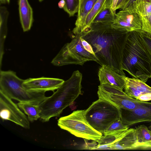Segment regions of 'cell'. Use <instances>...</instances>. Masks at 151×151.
<instances>
[{"label":"cell","instance_id":"1","mask_svg":"<svg viewBox=\"0 0 151 151\" xmlns=\"http://www.w3.org/2000/svg\"><path fill=\"white\" fill-rule=\"evenodd\" d=\"M112 24L93 23L78 35L91 45L96 62L125 76L122 68L124 50L129 32Z\"/></svg>","mask_w":151,"mask_h":151},{"label":"cell","instance_id":"2","mask_svg":"<svg viewBox=\"0 0 151 151\" xmlns=\"http://www.w3.org/2000/svg\"><path fill=\"white\" fill-rule=\"evenodd\" d=\"M82 75L78 70L74 71L56 91L38 105L41 121L47 122L52 117L59 116L64 109L82 94Z\"/></svg>","mask_w":151,"mask_h":151},{"label":"cell","instance_id":"3","mask_svg":"<svg viewBox=\"0 0 151 151\" xmlns=\"http://www.w3.org/2000/svg\"><path fill=\"white\" fill-rule=\"evenodd\" d=\"M122 68L145 83L151 77V56L138 30L129 32L124 51Z\"/></svg>","mask_w":151,"mask_h":151},{"label":"cell","instance_id":"4","mask_svg":"<svg viewBox=\"0 0 151 151\" xmlns=\"http://www.w3.org/2000/svg\"><path fill=\"white\" fill-rule=\"evenodd\" d=\"M24 80L19 78L13 71H1L0 90L12 99L19 102L39 105L47 97L45 92L27 90L22 86Z\"/></svg>","mask_w":151,"mask_h":151},{"label":"cell","instance_id":"5","mask_svg":"<svg viewBox=\"0 0 151 151\" xmlns=\"http://www.w3.org/2000/svg\"><path fill=\"white\" fill-rule=\"evenodd\" d=\"M84 114L91 126L103 134L114 122L121 118V109L107 101L99 99L84 110Z\"/></svg>","mask_w":151,"mask_h":151},{"label":"cell","instance_id":"6","mask_svg":"<svg viewBox=\"0 0 151 151\" xmlns=\"http://www.w3.org/2000/svg\"><path fill=\"white\" fill-rule=\"evenodd\" d=\"M84 110H77L60 118L58 126L75 136L84 139L97 141L103 134L94 129L86 119Z\"/></svg>","mask_w":151,"mask_h":151},{"label":"cell","instance_id":"7","mask_svg":"<svg viewBox=\"0 0 151 151\" xmlns=\"http://www.w3.org/2000/svg\"><path fill=\"white\" fill-rule=\"evenodd\" d=\"M98 59L96 56L83 48L79 35H75L71 41L65 44L52 60L51 63L56 66L75 64L83 65L86 62Z\"/></svg>","mask_w":151,"mask_h":151},{"label":"cell","instance_id":"8","mask_svg":"<svg viewBox=\"0 0 151 151\" xmlns=\"http://www.w3.org/2000/svg\"><path fill=\"white\" fill-rule=\"evenodd\" d=\"M97 94L99 99L107 101L120 109L133 110L140 106L145 102L131 97L123 90L108 83L100 84Z\"/></svg>","mask_w":151,"mask_h":151},{"label":"cell","instance_id":"9","mask_svg":"<svg viewBox=\"0 0 151 151\" xmlns=\"http://www.w3.org/2000/svg\"><path fill=\"white\" fill-rule=\"evenodd\" d=\"M17 104L0 90V117L3 120L11 121L26 129L30 128L27 117Z\"/></svg>","mask_w":151,"mask_h":151},{"label":"cell","instance_id":"10","mask_svg":"<svg viewBox=\"0 0 151 151\" xmlns=\"http://www.w3.org/2000/svg\"><path fill=\"white\" fill-rule=\"evenodd\" d=\"M121 119L128 127L142 123L151 125V102L145 101L140 106L132 110L121 109Z\"/></svg>","mask_w":151,"mask_h":151},{"label":"cell","instance_id":"11","mask_svg":"<svg viewBox=\"0 0 151 151\" xmlns=\"http://www.w3.org/2000/svg\"><path fill=\"white\" fill-rule=\"evenodd\" d=\"M124 92L128 96L138 101L151 100V87L138 78L125 77Z\"/></svg>","mask_w":151,"mask_h":151},{"label":"cell","instance_id":"12","mask_svg":"<svg viewBox=\"0 0 151 151\" xmlns=\"http://www.w3.org/2000/svg\"><path fill=\"white\" fill-rule=\"evenodd\" d=\"M112 24L128 32L141 30L140 16L132 9L121 10L116 14Z\"/></svg>","mask_w":151,"mask_h":151},{"label":"cell","instance_id":"13","mask_svg":"<svg viewBox=\"0 0 151 151\" xmlns=\"http://www.w3.org/2000/svg\"><path fill=\"white\" fill-rule=\"evenodd\" d=\"M64 81L63 79L54 78H29L24 80L22 86L25 89L30 91H54L60 88Z\"/></svg>","mask_w":151,"mask_h":151},{"label":"cell","instance_id":"14","mask_svg":"<svg viewBox=\"0 0 151 151\" xmlns=\"http://www.w3.org/2000/svg\"><path fill=\"white\" fill-rule=\"evenodd\" d=\"M100 84H109L123 90L125 84V77L109 66L103 65L98 73Z\"/></svg>","mask_w":151,"mask_h":151},{"label":"cell","instance_id":"15","mask_svg":"<svg viewBox=\"0 0 151 151\" xmlns=\"http://www.w3.org/2000/svg\"><path fill=\"white\" fill-rule=\"evenodd\" d=\"M97 0H79L77 17L75 23V27L72 31L75 35L80 34L83 31L86 17Z\"/></svg>","mask_w":151,"mask_h":151},{"label":"cell","instance_id":"16","mask_svg":"<svg viewBox=\"0 0 151 151\" xmlns=\"http://www.w3.org/2000/svg\"><path fill=\"white\" fill-rule=\"evenodd\" d=\"M20 22L24 32L29 30L33 20L32 9L28 0H18Z\"/></svg>","mask_w":151,"mask_h":151},{"label":"cell","instance_id":"17","mask_svg":"<svg viewBox=\"0 0 151 151\" xmlns=\"http://www.w3.org/2000/svg\"><path fill=\"white\" fill-rule=\"evenodd\" d=\"M129 128L121 130L102 135L97 142L95 150H112L113 145L121 139L128 131Z\"/></svg>","mask_w":151,"mask_h":151},{"label":"cell","instance_id":"18","mask_svg":"<svg viewBox=\"0 0 151 151\" xmlns=\"http://www.w3.org/2000/svg\"><path fill=\"white\" fill-rule=\"evenodd\" d=\"M139 150L134 128H131L113 146L112 150Z\"/></svg>","mask_w":151,"mask_h":151},{"label":"cell","instance_id":"19","mask_svg":"<svg viewBox=\"0 0 151 151\" xmlns=\"http://www.w3.org/2000/svg\"><path fill=\"white\" fill-rule=\"evenodd\" d=\"M134 129L139 150H151V130L145 125Z\"/></svg>","mask_w":151,"mask_h":151},{"label":"cell","instance_id":"20","mask_svg":"<svg viewBox=\"0 0 151 151\" xmlns=\"http://www.w3.org/2000/svg\"><path fill=\"white\" fill-rule=\"evenodd\" d=\"M17 104L27 115L29 121L33 122L40 118V110L38 105L23 102H19Z\"/></svg>","mask_w":151,"mask_h":151},{"label":"cell","instance_id":"21","mask_svg":"<svg viewBox=\"0 0 151 151\" xmlns=\"http://www.w3.org/2000/svg\"><path fill=\"white\" fill-rule=\"evenodd\" d=\"M116 14L111 7H104L97 14L92 23L112 24L115 18Z\"/></svg>","mask_w":151,"mask_h":151},{"label":"cell","instance_id":"22","mask_svg":"<svg viewBox=\"0 0 151 151\" xmlns=\"http://www.w3.org/2000/svg\"><path fill=\"white\" fill-rule=\"evenodd\" d=\"M105 0H97L91 11L86 17L84 27L82 32L86 28L90 26L92 23L94 18L103 8Z\"/></svg>","mask_w":151,"mask_h":151},{"label":"cell","instance_id":"23","mask_svg":"<svg viewBox=\"0 0 151 151\" xmlns=\"http://www.w3.org/2000/svg\"><path fill=\"white\" fill-rule=\"evenodd\" d=\"M134 10L140 16L145 17L151 13V3L141 2L134 6L131 9Z\"/></svg>","mask_w":151,"mask_h":151},{"label":"cell","instance_id":"24","mask_svg":"<svg viewBox=\"0 0 151 151\" xmlns=\"http://www.w3.org/2000/svg\"><path fill=\"white\" fill-rule=\"evenodd\" d=\"M65 5L63 8L70 17H73L78 13L79 6V0H63Z\"/></svg>","mask_w":151,"mask_h":151},{"label":"cell","instance_id":"25","mask_svg":"<svg viewBox=\"0 0 151 151\" xmlns=\"http://www.w3.org/2000/svg\"><path fill=\"white\" fill-rule=\"evenodd\" d=\"M9 13L6 7L3 6L0 7V31L2 35L6 32L7 23Z\"/></svg>","mask_w":151,"mask_h":151},{"label":"cell","instance_id":"26","mask_svg":"<svg viewBox=\"0 0 151 151\" xmlns=\"http://www.w3.org/2000/svg\"><path fill=\"white\" fill-rule=\"evenodd\" d=\"M129 128V127L122 123L121 118L114 122L104 132L103 135L108 134L117 131Z\"/></svg>","mask_w":151,"mask_h":151},{"label":"cell","instance_id":"27","mask_svg":"<svg viewBox=\"0 0 151 151\" xmlns=\"http://www.w3.org/2000/svg\"><path fill=\"white\" fill-rule=\"evenodd\" d=\"M142 1L151 3V0H124L116 6L115 10L119 9L121 10L131 9L137 4Z\"/></svg>","mask_w":151,"mask_h":151},{"label":"cell","instance_id":"28","mask_svg":"<svg viewBox=\"0 0 151 151\" xmlns=\"http://www.w3.org/2000/svg\"><path fill=\"white\" fill-rule=\"evenodd\" d=\"M141 17L142 31L151 34V13L148 16Z\"/></svg>","mask_w":151,"mask_h":151},{"label":"cell","instance_id":"29","mask_svg":"<svg viewBox=\"0 0 151 151\" xmlns=\"http://www.w3.org/2000/svg\"><path fill=\"white\" fill-rule=\"evenodd\" d=\"M138 31L144 44L151 56V34L141 30Z\"/></svg>","mask_w":151,"mask_h":151},{"label":"cell","instance_id":"30","mask_svg":"<svg viewBox=\"0 0 151 151\" xmlns=\"http://www.w3.org/2000/svg\"><path fill=\"white\" fill-rule=\"evenodd\" d=\"M80 37L82 44L84 49L90 53L95 55L91 45L81 36Z\"/></svg>","mask_w":151,"mask_h":151},{"label":"cell","instance_id":"31","mask_svg":"<svg viewBox=\"0 0 151 151\" xmlns=\"http://www.w3.org/2000/svg\"><path fill=\"white\" fill-rule=\"evenodd\" d=\"M113 0H106L103 8L105 7H111L112 5Z\"/></svg>","mask_w":151,"mask_h":151},{"label":"cell","instance_id":"32","mask_svg":"<svg viewBox=\"0 0 151 151\" xmlns=\"http://www.w3.org/2000/svg\"><path fill=\"white\" fill-rule=\"evenodd\" d=\"M118 0H113L111 8L112 10L116 12L115 8Z\"/></svg>","mask_w":151,"mask_h":151},{"label":"cell","instance_id":"33","mask_svg":"<svg viewBox=\"0 0 151 151\" xmlns=\"http://www.w3.org/2000/svg\"><path fill=\"white\" fill-rule=\"evenodd\" d=\"M65 4L64 1L63 0H61L58 3V6L60 9H63Z\"/></svg>","mask_w":151,"mask_h":151},{"label":"cell","instance_id":"34","mask_svg":"<svg viewBox=\"0 0 151 151\" xmlns=\"http://www.w3.org/2000/svg\"><path fill=\"white\" fill-rule=\"evenodd\" d=\"M10 0H0V4H9L10 2Z\"/></svg>","mask_w":151,"mask_h":151},{"label":"cell","instance_id":"35","mask_svg":"<svg viewBox=\"0 0 151 151\" xmlns=\"http://www.w3.org/2000/svg\"><path fill=\"white\" fill-rule=\"evenodd\" d=\"M123 0H118L116 6L120 4Z\"/></svg>","mask_w":151,"mask_h":151},{"label":"cell","instance_id":"36","mask_svg":"<svg viewBox=\"0 0 151 151\" xmlns=\"http://www.w3.org/2000/svg\"><path fill=\"white\" fill-rule=\"evenodd\" d=\"M149 129L151 130V125H150L149 126Z\"/></svg>","mask_w":151,"mask_h":151},{"label":"cell","instance_id":"37","mask_svg":"<svg viewBox=\"0 0 151 151\" xmlns=\"http://www.w3.org/2000/svg\"><path fill=\"white\" fill-rule=\"evenodd\" d=\"M39 1L41 2L43 0H38Z\"/></svg>","mask_w":151,"mask_h":151}]
</instances>
